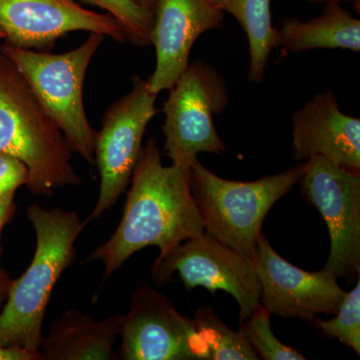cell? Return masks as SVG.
<instances>
[{
    "label": "cell",
    "mask_w": 360,
    "mask_h": 360,
    "mask_svg": "<svg viewBox=\"0 0 360 360\" xmlns=\"http://www.w3.org/2000/svg\"><path fill=\"white\" fill-rule=\"evenodd\" d=\"M305 161L255 181H233L213 174L196 160L191 191L205 231L253 260L265 217L276 201L298 184Z\"/></svg>",
    "instance_id": "277c9868"
},
{
    "label": "cell",
    "mask_w": 360,
    "mask_h": 360,
    "mask_svg": "<svg viewBox=\"0 0 360 360\" xmlns=\"http://www.w3.org/2000/svg\"><path fill=\"white\" fill-rule=\"evenodd\" d=\"M30 170L20 158L0 153V198L15 195L20 186H27Z\"/></svg>",
    "instance_id": "7402d4cb"
},
{
    "label": "cell",
    "mask_w": 360,
    "mask_h": 360,
    "mask_svg": "<svg viewBox=\"0 0 360 360\" xmlns=\"http://www.w3.org/2000/svg\"><path fill=\"white\" fill-rule=\"evenodd\" d=\"M220 11L229 13L245 30L250 45L248 79L262 84L272 49L276 47V30L271 20L270 0H212Z\"/></svg>",
    "instance_id": "e0dca14e"
},
{
    "label": "cell",
    "mask_w": 360,
    "mask_h": 360,
    "mask_svg": "<svg viewBox=\"0 0 360 360\" xmlns=\"http://www.w3.org/2000/svg\"><path fill=\"white\" fill-rule=\"evenodd\" d=\"M37 236L28 269L13 279L0 314V345L40 352L45 312L61 274L75 262V243L86 221L72 210H46L32 203L26 210Z\"/></svg>",
    "instance_id": "7a4b0ae2"
},
{
    "label": "cell",
    "mask_w": 360,
    "mask_h": 360,
    "mask_svg": "<svg viewBox=\"0 0 360 360\" xmlns=\"http://www.w3.org/2000/svg\"><path fill=\"white\" fill-rule=\"evenodd\" d=\"M15 210L14 195L2 196L0 198V257L2 255L1 236L4 226L13 219Z\"/></svg>",
    "instance_id": "cb8c5ba5"
},
{
    "label": "cell",
    "mask_w": 360,
    "mask_h": 360,
    "mask_svg": "<svg viewBox=\"0 0 360 360\" xmlns=\"http://www.w3.org/2000/svg\"><path fill=\"white\" fill-rule=\"evenodd\" d=\"M193 319L207 345L208 360L259 359L243 331L229 328L212 307H200Z\"/></svg>",
    "instance_id": "ac0fdd59"
},
{
    "label": "cell",
    "mask_w": 360,
    "mask_h": 360,
    "mask_svg": "<svg viewBox=\"0 0 360 360\" xmlns=\"http://www.w3.org/2000/svg\"><path fill=\"white\" fill-rule=\"evenodd\" d=\"M118 360H208L207 345L195 321L172 300L142 283L123 315Z\"/></svg>",
    "instance_id": "30bf717a"
},
{
    "label": "cell",
    "mask_w": 360,
    "mask_h": 360,
    "mask_svg": "<svg viewBox=\"0 0 360 360\" xmlns=\"http://www.w3.org/2000/svg\"><path fill=\"white\" fill-rule=\"evenodd\" d=\"M11 281H13V278L9 272L0 267V307H4V302H6Z\"/></svg>",
    "instance_id": "d4e9b609"
},
{
    "label": "cell",
    "mask_w": 360,
    "mask_h": 360,
    "mask_svg": "<svg viewBox=\"0 0 360 360\" xmlns=\"http://www.w3.org/2000/svg\"><path fill=\"white\" fill-rule=\"evenodd\" d=\"M302 195L328 224L330 253L322 270L336 278L360 276V172L312 156L300 177Z\"/></svg>",
    "instance_id": "ba28073f"
},
{
    "label": "cell",
    "mask_w": 360,
    "mask_h": 360,
    "mask_svg": "<svg viewBox=\"0 0 360 360\" xmlns=\"http://www.w3.org/2000/svg\"><path fill=\"white\" fill-rule=\"evenodd\" d=\"M104 37L101 33L90 32L77 49L56 54L0 45V51L20 71L71 150L91 167L97 131L85 112L84 84L90 63Z\"/></svg>",
    "instance_id": "5b68a950"
},
{
    "label": "cell",
    "mask_w": 360,
    "mask_h": 360,
    "mask_svg": "<svg viewBox=\"0 0 360 360\" xmlns=\"http://www.w3.org/2000/svg\"><path fill=\"white\" fill-rule=\"evenodd\" d=\"M305 1L309 2V4H341L343 2H352L354 4V7H359V1L360 0H305Z\"/></svg>",
    "instance_id": "484cf974"
},
{
    "label": "cell",
    "mask_w": 360,
    "mask_h": 360,
    "mask_svg": "<svg viewBox=\"0 0 360 360\" xmlns=\"http://www.w3.org/2000/svg\"><path fill=\"white\" fill-rule=\"evenodd\" d=\"M96 6L112 15L122 26L127 41L136 46L150 45L153 13L137 6L134 0H77Z\"/></svg>",
    "instance_id": "d6986e66"
},
{
    "label": "cell",
    "mask_w": 360,
    "mask_h": 360,
    "mask_svg": "<svg viewBox=\"0 0 360 360\" xmlns=\"http://www.w3.org/2000/svg\"><path fill=\"white\" fill-rule=\"evenodd\" d=\"M130 182L117 229L87 259L103 262V283L137 251L158 246L162 257L205 232L191 191V167H165L155 139L142 148Z\"/></svg>",
    "instance_id": "6da1fadb"
},
{
    "label": "cell",
    "mask_w": 360,
    "mask_h": 360,
    "mask_svg": "<svg viewBox=\"0 0 360 360\" xmlns=\"http://www.w3.org/2000/svg\"><path fill=\"white\" fill-rule=\"evenodd\" d=\"M296 160L322 156L360 172V120L340 110L335 91L315 94L292 115Z\"/></svg>",
    "instance_id": "5bb4252c"
},
{
    "label": "cell",
    "mask_w": 360,
    "mask_h": 360,
    "mask_svg": "<svg viewBox=\"0 0 360 360\" xmlns=\"http://www.w3.org/2000/svg\"><path fill=\"white\" fill-rule=\"evenodd\" d=\"M224 18L212 0H156L150 33L156 63L148 79L149 90L158 94L172 89L188 66L196 40L219 28Z\"/></svg>",
    "instance_id": "4fadbf2b"
},
{
    "label": "cell",
    "mask_w": 360,
    "mask_h": 360,
    "mask_svg": "<svg viewBox=\"0 0 360 360\" xmlns=\"http://www.w3.org/2000/svg\"><path fill=\"white\" fill-rule=\"evenodd\" d=\"M336 316L330 321L314 317L312 324L317 330L328 338H338L340 342L360 354V276L357 277L354 290L345 293Z\"/></svg>",
    "instance_id": "ffe728a7"
},
{
    "label": "cell",
    "mask_w": 360,
    "mask_h": 360,
    "mask_svg": "<svg viewBox=\"0 0 360 360\" xmlns=\"http://www.w3.org/2000/svg\"><path fill=\"white\" fill-rule=\"evenodd\" d=\"M175 271L186 290L202 286L212 295L220 290L233 296L241 321L260 307V285L253 260L208 232L187 239L165 257L156 258L151 276L163 285L172 281Z\"/></svg>",
    "instance_id": "9c48e42d"
},
{
    "label": "cell",
    "mask_w": 360,
    "mask_h": 360,
    "mask_svg": "<svg viewBox=\"0 0 360 360\" xmlns=\"http://www.w3.org/2000/svg\"><path fill=\"white\" fill-rule=\"evenodd\" d=\"M229 101L219 71L200 60L189 63L163 104L165 150L172 165L191 167L201 153L226 150L213 116L221 115Z\"/></svg>",
    "instance_id": "8992f818"
},
{
    "label": "cell",
    "mask_w": 360,
    "mask_h": 360,
    "mask_svg": "<svg viewBox=\"0 0 360 360\" xmlns=\"http://www.w3.org/2000/svg\"><path fill=\"white\" fill-rule=\"evenodd\" d=\"M269 311L260 305L243 321L240 330L259 359L265 360H304L307 357L290 347H286L274 335Z\"/></svg>",
    "instance_id": "44dd1931"
},
{
    "label": "cell",
    "mask_w": 360,
    "mask_h": 360,
    "mask_svg": "<svg viewBox=\"0 0 360 360\" xmlns=\"http://www.w3.org/2000/svg\"><path fill=\"white\" fill-rule=\"evenodd\" d=\"M0 28L6 44L46 51L73 32H97L127 41L122 26L110 13L85 8L77 0H0Z\"/></svg>",
    "instance_id": "7c38bea8"
},
{
    "label": "cell",
    "mask_w": 360,
    "mask_h": 360,
    "mask_svg": "<svg viewBox=\"0 0 360 360\" xmlns=\"http://www.w3.org/2000/svg\"><path fill=\"white\" fill-rule=\"evenodd\" d=\"M122 323V314L96 321L77 309L66 310L44 336L42 360L115 359V343Z\"/></svg>",
    "instance_id": "9a60e30c"
},
{
    "label": "cell",
    "mask_w": 360,
    "mask_h": 360,
    "mask_svg": "<svg viewBox=\"0 0 360 360\" xmlns=\"http://www.w3.org/2000/svg\"><path fill=\"white\" fill-rule=\"evenodd\" d=\"M137 6L143 7V8L148 9V11L153 13L156 4V0H134Z\"/></svg>",
    "instance_id": "4316f807"
},
{
    "label": "cell",
    "mask_w": 360,
    "mask_h": 360,
    "mask_svg": "<svg viewBox=\"0 0 360 360\" xmlns=\"http://www.w3.org/2000/svg\"><path fill=\"white\" fill-rule=\"evenodd\" d=\"M6 39V33L0 28V40Z\"/></svg>",
    "instance_id": "83f0119b"
},
{
    "label": "cell",
    "mask_w": 360,
    "mask_h": 360,
    "mask_svg": "<svg viewBox=\"0 0 360 360\" xmlns=\"http://www.w3.org/2000/svg\"><path fill=\"white\" fill-rule=\"evenodd\" d=\"M0 360H42L40 352L0 345Z\"/></svg>",
    "instance_id": "603a6c76"
},
{
    "label": "cell",
    "mask_w": 360,
    "mask_h": 360,
    "mask_svg": "<svg viewBox=\"0 0 360 360\" xmlns=\"http://www.w3.org/2000/svg\"><path fill=\"white\" fill-rule=\"evenodd\" d=\"M291 53L314 49L360 51V20L341 4H324L316 18L307 21L285 18L276 30V47Z\"/></svg>",
    "instance_id": "2e32d148"
},
{
    "label": "cell",
    "mask_w": 360,
    "mask_h": 360,
    "mask_svg": "<svg viewBox=\"0 0 360 360\" xmlns=\"http://www.w3.org/2000/svg\"><path fill=\"white\" fill-rule=\"evenodd\" d=\"M260 285V305L285 319L311 321L317 314H335L347 291L333 274L309 272L290 264L270 245L264 233L253 257Z\"/></svg>",
    "instance_id": "8fae6325"
},
{
    "label": "cell",
    "mask_w": 360,
    "mask_h": 360,
    "mask_svg": "<svg viewBox=\"0 0 360 360\" xmlns=\"http://www.w3.org/2000/svg\"><path fill=\"white\" fill-rule=\"evenodd\" d=\"M156 97L149 90L148 80L134 75L131 90L104 113L94 146L101 188L96 205L85 221L101 219L127 191L141 158L146 127L158 112Z\"/></svg>",
    "instance_id": "52a82bcc"
},
{
    "label": "cell",
    "mask_w": 360,
    "mask_h": 360,
    "mask_svg": "<svg viewBox=\"0 0 360 360\" xmlns=\"http://www.w3.org/2000/svg\"><path fill=\"white\" fill-rule=\"evenodd\" d=\"M71 151L20 71L0 51V153L25 163L30 193L51 198L56 188L82 184Z\"/></svg>",
    "instance_id": "3957f363"
}]
</instances>
